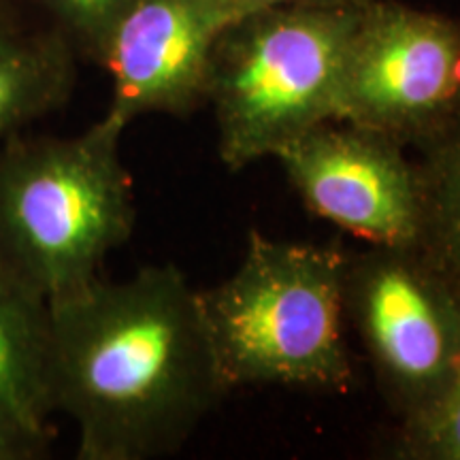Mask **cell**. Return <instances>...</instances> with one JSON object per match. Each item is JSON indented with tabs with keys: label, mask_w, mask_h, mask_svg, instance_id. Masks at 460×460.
I'll use <instances>...</instances> for the list:
<instances>
[{
	"label": "cell",
	"mask_w": 460,
	"mask_h": 460,
	"mask_svg": "<svg viewBox=\"0 0 460 460\" xmlns=\"http://www.w3.org/2000/svg\"><path fill=\"white\" fill-rule=\"evenodd\" d=\"M48 386L79 460L171 456L230 390L200 292L171 262L49 303Z\"/></svg>",
	"instance_id": "cell-1"
},
{
	"label": "cell",
	"mask_w": 460,
	"mask_h": 460,
	"mask_svg": "<svg viewBox=\"0 0 460 460\" xmlns=\"http://www.w3.org/2000/svg\"><path fill=\"white\" fill-rule=\"evenodd\" d=\"M124 132L102 115L73 137L22 132L0 143V267L48 303L99 279L135 230Z\"/></svg>",
	"instance_id": "cell-2"
},
{
	"label": "cell",
	"mask_w": 460,
	"mask_h": 460,
	"mask_svg": "<svg viewBox=\"0 0 460 460\" xmlns=\"http://www.w3.org/2000/svg\"><path fill=\"white\" fill-rule=\"evenodd\" d=\"M337 245L271 239L252 230L239 267L200 292L226 386L341 390L352 377L345 345Z\"/></svg>",
	"instance_id": "cell-3"
},
{
	"label": "cell",
	"mask_w": 460,
	"mask_h": 460,
	"mask_svg": "<svg viewBox=\"0 0 460 460\" xmlns=\"http://www.w3.org/2000/svg\"><path fill=\"white\" fill-rule=\"evenodd\" d=\"M362 7H273L224 28L211 58L207 105L214 109L217 154L228 171L273 158L335 119L345 54Z\"/></svg>",
	"instance_id": "cell-4"
},
{
	"label": "cell",
	"mask_w": 460,
	"mask_h": 460,
	"mask_svg": "<svg viewBox=\"0 0 460 460\" xmlns=\"http://www.w3.org/2000/svg\"><path fill=\"white\" fill-rule=\"evenodd\" d=\"M345 320L399 427L439 399L460 360V284L422 245L348 252Z\"/></svg>",
	"instance_id": "cell-5"
},
{
	"label": "cell",
	"mask_w": 460,
	"mask_h": 460,
	"mask_svg": "<svg viewBox=\"0 0 460 460\" xmlns=\"http://www.w3.org/2000/svg\"><path fill=\"white\" fill-rule=\"evenodd\" d=\"M460 118V26L393 0H369L349 39L337 122L422 146Z\"/></svg>",
	"instance_id": "cell-6"
},
{
	"label": "cell",
	"mask_w": 460,
	"mask_h": 460,
	"mask_svg": "<svg viewBox=\"0 0 460 460\" xmlns=\"http://www.w3.org/2000/svg\"><path fill=\"white\" fill-rule=\"evenodd\" d=\"M314 216L367 245L422 243L424 190L405 146L348 122H324L273 156Z\"/></svg>",
	"instance_id": "cell-7"
},
{
	"label": "cell",
	"mask_w": 460,
	"mask_h": 460,
	"mask_svg": "<svg viewBox=\"0 0 460 460\" xmlns=\"http://www.w3.org/2000/svg\"><path fill=\"white\" fill-rule=\"evenodd\" d=\"M233 17L209 0H141L99 56L111 77L107 118L124 128L143 115H183L207 105L211 58Z\"/></svg>",
	"instance_id": "cell-8"
},
{
	"label": "cell",
	"mask_w": 460,
	"mask_h": 460,
	"mask_svg": "<svg viewBox=\"0 0 460 460\" xmlns=\"http://www.w3.org/2000/svg\"><path fill=\"white\" fill-rule=\"evenodd\" d=\"M75 79L77 51L65 34L0 0V143L65 107Z\"/></svg>",
	"instance_id": "cell-9"
},
{
	"label": "cell",
	"mask_w": 460,
	"mask_h": 460,
	"mask_svg": "<svg viewBox=\"0 0 460 460\" xmlns=\"http://www.w3.org/2000/svg\"><path fill=\"white\" fill-rule=\"evenodd\" d=\"M49 303L0 267V420L49 441Z\"/></svg>",
	"instance_id": "cell-10"
},
{
	"label": "cell",
	"mask_w": 460,
	"mask_h": 460,
	"mask_svg": "<svg viewBox=\"0 0 460 460\" xmlns=\"http://www.w3.org/2000/svg\"><path fill=\"white\" fill-rule=\"evenodd\" d=\"M422 245L460 284V118L422 143Z\"/></svg>",
	"instance_id": "cell-11"
},
{
	"label": "cell",
	"mask_w": 460,
	"mask_h": 460,
	"mask_svg": "<svg viewBox=\"0 0 460 460\" xmlns=\"http://www.w3.org/2000/svg\"><path fill=\"white\" fill-rule=\"evenodd\" d=\"M56 31L73 45L77 56L96 62L115 31L141 0H28Z\"/></svg>",
	"instance_id": "cell-12"
},
{
	"label": "cell",
	"mask_w": 460,
	"mask_h": 460,
	"mask_svg": "<svg viewBox=\"0 0 460 460\" xmlns=\"http://www.w3.org/2000/svg\"><path fill=\"white\" fill-rule=\"evenodd\" d=\"M393 456L402 460H460V360L433 407L399 427Z\"/></svg>",
	"instance_id": "cell-13"
},
{
	"label": "cell",
	"mask_w": 460,
	"mask_h": 460,
	"mask_svg": "<svg viewBox=\"0 0 460 460\" xmlns=\"http://www.w3.org/2000/svg\"><path fill=\"white\" fill-rule=\"evenodd\" d=\"M48 439L0 420V460H34L48 452Z\"/></svg>",
	"instance_id": "cell-14"
},
{
	"label": "cell",
	"mask_w": 460,
	"mask_h": 460,
	"mask_svg": "<svg viewBox=\"0 0 460 460\" xmlns=\"http://www.w3.org/2000/svg\"><path fill=\"white\" fill-rule=\"evenodd\" d=\"M224 13L239 20V17L256 13L273 7H298V4H314V7H335V4H362L367 0H209Z\"/></svg>",
	"instance_id": "cell-15"
}]
</instances>
